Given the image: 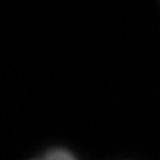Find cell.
<instances>
[{
    "mask_svg": "<svg viewBox=\"0 0 160 160\" xmlns=\"http://www.w3.org/2000/svg\"><path fill=\"white\" fill-rule=\"evenodd\" d=\"M34 160H77L74 154H71L65 148H51L48 150L43 156H40Z\"/></svg>",
    "mask_w": 160,
    "mask_h": 160,
    "instance_id": "obj_1",
    "label": "cell"
}]
</instances>
